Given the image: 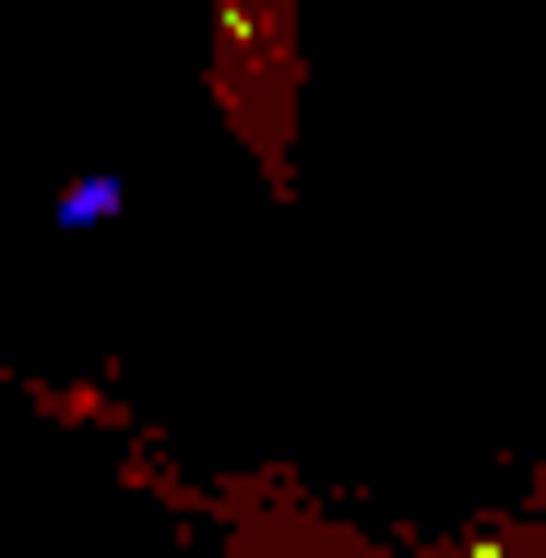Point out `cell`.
<instances>
[{
    "label": "cell",
    "instance_id": "cell-1",
    "mask_svg": "<svg viewBox=\"0 0 546 558\" xmlns=\"http://www.w3.org/2000/svg\"><path fill=\"white\" fill-rule=\"evenodd\" d=\"M119 215V179H84V191H60V226H108Z\"/></svg>",
    "mask_w": 546,
    "mask_h": 558
}]
</instances>
